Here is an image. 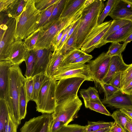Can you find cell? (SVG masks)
<instances>
[{
  "instance_id": "cell-1",
  "label": "cell",
  "mask_w": 132,
  "mask_h": 132,
  "mask_svg": "<svg viewBox=\"0 0 132 132\" xmlns=\"http://www.w3.org/2000/svg\"><path fill=\"white\" fill-rule=\"evenodd\" d=\"M104 6L103 0H86L78 24L76 43L77 49H80L87 36L98 25V18Z\"/></svg>"
},
{
  "instance_id": "cell-2",
  "label": "cell",
  "mask_w": 132,
  "mask_h": 132,
  "mask_svg": "<svg viewBox=\"0 0 132 132\" xmlns=\"http://www.w3.org/2000/svg\"><path fill=\"white\" fill-rule=\"evenodd\" d=\"M25 79L19 65H13L10 68L8 99L6 102L9 114L18 126L21 121L19 108V94L21 87Z\"/></svg>"
},
{
  "instance_id": "cell-3",
  "label": "cell",
  "mask_w": 132,
  "mask_h": 132,
  "mask_svg": "<svg viewBox=\"0 0 132 132\" xmlns=\"http://www.w3.org/2000/svg\"><path fill=\"white\" fill-rule=\"evenodd\" d=\"M35 0H28L24 9L16 19L15 40H23L35 30L40 20V12L36 8Z\"/></svg>"
},
{
  "instance_id": "cell-4",
  "label": "cell",
  "mask_w": 132,
  "mask_h": 132,
  "mask_svg": "<svg viewBox=\"0 0 132 132\" xmlns=\"http://www.w3.org/2000/svg\"><path fill=\"white\" fill-rule=\"evenodd\" d=\"M79 17V14L77 12L68 17L60 18L47 27L41 28L34 49L51 48L53 41L56 35Z\"/></svg>"
},
{
  "instance_id": "cell-5",
  "label": "cell",
  "mask_w": 132,
  "mask_h": 132,
  "mask_svg": "<svg viewBox=\"0 0 132 132\" xmlns=\"http://www.w3.org/2000/svg\"><path fill=\"white\" fill-rule=\"evenodd\" d=\"M56 84L57 81L52 78L43 85L35 102L37 111L42 114H52L54 112L56 105Z\"/></svg>"
},
{
  "instance_id": "cell-6",
  "label": "cell",
  "mask_w": 132,
  "mask_h": 132,
  "mask_svg": "<svg viewBox=\"0 0 132 132\" xmlns=\"http://www.w3.org/2000/svg\"><path fill=\"white\" fill-rule=\"evenodd\" d=\"M85 80L83 78L73 77L57 81L55 91L56 105L78 97L79 89Z\"/></svg>"
},
{
  "instance_id": "cell-7",
  "label": "cell",
  "mask_w": 132,
  "mask_h": 132,
  "mask_svg": "<svg viewBox=\"0 0 132 132\" xmlns=\"http://www.w3.org/2000/svg\"><path fill=\"white\" fill-rule=\"evenodd\" d=\"M82 105L78 96L56 104L52 114L53 120L62 121L65 126L68 125L75 118Z\"/></svg>"
},
{
  "instance_id": "cell-8",
  "label": "cell",
  "mask_w": 132,
  "mask_h": 132,
  "mask_svg": "<svg viewBox=\"0 0 132 132\" xmlns=\"http://www.w3.org/2000/svg\"><path fill=\"white\" fill-rule=\"evenodd\" d=\"M111 57L103 52L95 59L88 62L93 80L96 86L100 90H101L103 79L108 71Z\"/></svg>"
},
{
  "instance_id": "cell-9",
  "label": "cell",
  "mask_w": 132,
  "mask_h": 132,
  "mask_svg": "<svg viewBox=\"0 0 132 132\" xmlns=\"http://www.w3.org/2000/svg\"><path fill=\"white\" fill-rule=\"evenodd\" d=\"M80 77L86 80L93 81L87 64H70L60 67L55 72L52 78L56 81L68 78Z\"/></svg>"
},
{
  "instance_id": "cell-10",
  "label": "cell",
  "mask_w": 132,
  "mask_h": 132,
  "mask_svg": "<svg viewBox=\"0 0 132 132\" xmlns=\"http://www.w3.org/2000/svg\"><path fill=\"white\" fill-rule=\"evenodd\" d=\"M112 21H106L98 25L87 36L81 45L80 49L88 54L98 48L111 26Z\"/></svg>"
},
{
  "instance_id": "cell-11",
  "label": "cell",
  "mask_w": 132,
  "mask_h": 132,
  "mask_svg": "<svg viewBox=\"0 0 132 132\" xmlns=\"http://www.w3.org/2000/svg\"><path fill=\"white\" fill-rule=\"evenodd\" d=\"M53 120L52 114H42L26 122L20 132H51Z\"/></svg>"
},
{
  "instance_id": "cell-12",
  "label": "cell",
  "mask_w": 132,
  "mask_h": 132,
  "mask_svg": "<svg viewBox=\"0 0 132 132\" xmlns=\"http://www.w3.org/2000/svg\"><path fill=\"white\" fill-rule=\"evenodd\" d=\"M16 19L10 18L7 28L0 39V61L8 60L12 46L14 42Z\"/></svg>"
},
{
  "instance_id": "cell-13",
  "label": "cell",
  "mask_w": 132,
  "mask_h": 132,
  "mask_svg": "<svg viewBox=\"0 0 132 132\" xmlns=\"http://www.w3.org/2000/svg\"><path fill=\"white\" fill-rule=\"evenodd\" d=\"M107 106L115 108L132 110V95H129L120 90L113 95L101 101Z\"/></svg>"
},
{
  "instance_id": "cell-14",
  "label": "cell",
  "mask_w": 132,
  "mask_h": 132,
  "mask_svg": "<svg viewBox=\"0 0 132 132\" xmlns=\"http://www.w3.org/2000/svg\"><path fill=\"white\" fill-rule=\"evenodd\" d=\"M35 62L32 77L41 73H45L49 61L50 54L54 50L52 47L50 48L35 49Z\"/></svg>"
},
{
  "instance_id": "cell-15",
  "label": "cell",
  "mask_w": 132,
  "mask_h": 132,
  "mask_svg": "<svg viewBox=\"0 0 132 132\" xmlns=\"http://www.w3.org/2000/svg\"><path fill=\"white\" fill-rule=\"evenodd\" d=\"M22 40H15L11 46L8 60L10 61L12 65H19L24 61L29 51Z\"/></svg>"
},
{
  "instance_id": "cell-16",
  "label": "cell",
  "mask_w": 132,
  "mask_h": 132,
  "mask_svg": "<svg viewBox=\"0 0 132 132\" xmlns=\"http://www.w3.org/2000/svg\"><path fill=\"white\" fill-rule=\"evenodd\" d=\"M108 15L113 20L122 19L132 22V9L123 0H116Z\"/></svg>"
},
{
  "instance_id": "cell-17",
  "label": "cell",
  "mask_w": 132,
  "mask_h": 132,
  "mask_svg": "<svg viewBox=\"0 0 132 132\" xmlns=\"http://www.w3.org/2000/svg\"><path fill=\"white\" fill-rule=\"evenodd\" d=\"M12 65L9 60L0 62V99H4L6 101L8 99L9 69Z\"/></svg>"
},
{
  "instance_id": "cell-18",
  "label": "cell",
  "mask_w": 132,
  "mask_h": 132,
  "mask_svg": "<svg viewBox=\"0 0 132 132\" xmlns=\"http://www.w3.org/2000/svg\"><path fill=\"white\" fill-rule=\"evenodd\" d=\"M129 65L124 62L122 55L111 57L108 70L103 79V84H109L115 73L118 72H122Z\"/></svg>"
},
{
  "instance_id": "cell-19",
  "label": "cell",
  "mask_w": 132,
  "mask_h": 132,
  "mask_svg": "<svg viewBox=\"0 0 132 132\" xmlns=\"http://www.w3.org/2000/svg\"><path fill=\"white\" fill-rule=\"evenodd\" d=\"M65 56L60 51L54 50L50 56L45 73L50 78H52L56 71L60 67Z\"/></svg>"
},
{
  "instance_id": "cell-20",
  "label": "cell",
  "mask_w": 132,
  "mask_h": 132,
  "mask_svg": "<svg viewBox=\"0 0 132 132\" xmlns=\"http://www.w3.org/2000/svg\"><path fill=\"white\" fill-rule=\"evenodd\" d=\"M132 33V22L131 21L108 36L104 42V44L109 42H124Z\"/></svg>"
},
{
  "instance_id": "cell-21",
  "label": "cell",
  "mask_w": 132,
  "mask_h": 132,
  "mask_svg": "<svg viewBox=\"0 0 132 132\" xmlns=\"http://www.w3.org/2000/svg\"><path fill=\"white\" fill-rule=\"evenodd\" d=\"M27 1L13 0L4 12L10 18L17 19L22 12Z\"/></svg>"
},
{
  "instance_id": "cell-22",
  "label": "cell",
  "mask_w": 132,
  "mask_h": 132,
  "mask_svg": "<svg viewBox=\"0 0 132 132\" xmlns=\"http://www.w3.org/2000/svg\"><path fill=\"white\" fill-rule=\"evenodd\" d=\"M87 0H66L60 18L66 17L73 14L85 5Z\"/></svg>"
},
{
  "instance_id": "cell-23",
  "label": "cell",
  "mask_w": 132,
  "mask_h": 132,
  "mask_svg": "<svg viewBox=\"0 0 132 132\" xmlns=\"http://www.w3.org/2000/svg\"><path fill=\"white\" fill-rule=\"evenodd\" d=\"M34 89L33 98L32 101L35 102L40 89L44 84L50 78L47 76L45 73H41L33 77Z\"/></svg>"
},
{
  "instance_id": "cell-24",
  "label": "cell",
  "mask_w": 132,
  "mask_h": 132,
  "mask_svg": "<svg viewBox=\"0 0 132 132\" xmlns=\"http://www.w3.org/2000/svg\"><path fill=\"white\" fill-rule=\"evenodd\" d=\"M9 113L5 100L0 99V132H5L9 118Z\"/></svg>"
},
{
  "instance_id": "cell-25",
  "label": "cell",
  "mask_w": 132,
  "mask_h": 132,
  "mask_svg": "<svg viewBox=\"0 0 132 132\" xmlns=\"http://www.w3.org/2000/svg\"><path fill=\"white\" fill-rule=\"evenodd\" d=\"M130 22L131 21L129 20L122 19L113 20L111 26L104 36L103 39L98 46V48H99L104 45V42L108 36L121 27Z\"/></svg>"
},
{
  "instance_id": "cell-26",
  "label": "cell",
  "mask_w": 132,
  "mask_h": 132,
  "mask_svg": "<svg viewBox=\"0 0 132 132\" xmlns=\"http://www.w3.org/2000/svg\"><path fill=\"white\" fill-rule=\"evenodd\" d=\"M24 82L21 87L19 97V114L21 120L25 118L27 113V107L28 103L24 88Z\"/></svg>"
},
{
  "instance_id": "cell-27",
  "label": "cell",
  "mask_w": 132,
  "mask_h": 132,
  "mask_svg": "<svg viewBox=\"0 0 132 132\" xmlns=\"http://www.w3.org/2000/svg\"><path fill=\"white\" fill-rule=\"evenodd\" d=\"M78 24L60 51L61 53L64 56L71 51L77 49L76 43Z\"/></svg>"
},
{
  "instance_id": "cell-28",
  "label": "cell",
  "mask_w": 132,
  "mask_h": 132,
  "mask_svg": "<svg viewBox=\"0 0 132 132\" xmlns=\"http://www.w3.org/2000/svg\"><path fill=\"white\" fill-rule=\"evenodd\" d=\"M24 61L26 68L24 76L27 78L32 77L35 62V55L33 50L29 51L25 57Z\"/></svg>"
},
{
  "instance_id": "cell-29",
  "label": "cell",
  "mask_w": 132,
  "mask_h": 132,
  "mask_svg": "<svg viewBox=\"0 0 132 132\" xmlns=\"http://www.w3.org/2000/svg\"><path fill=\"white\" fill-rule=\"evenodd\" d=\"M84 102L86 108H89L92 110L108 116H111V114L102 102H99L90 99Z\"/></svg>"
},
{
  "instance_id": "cell-30",
  "label": "cell",
  "mask_w": 132,
  "mask_h": 132,
  "mask_svg": "<svg viewBox=\"0 0 132 132\" xmlns=\"http://www.w3.org/2000/svg\"><path fill=\"white\" fill-rule=\"evenodd\" d=\"M114 124V122H112L88 121V125L86 126L84 132H92L103 129L111 128Z\"/></svg>"
},
{
  "instance_id": "cell-31",
  "label": "cell",
  "mask_w": 132,
  "mask_h": 132,
  "mask_svg": "<svg viewBox=\"0 0 132 132\" xmlns=\"http://www.w3.org/2000/svg\"><path fill=\"white\" fill-rule=\"evenodd\" d=\"M66 0H60L54 9L52 15L43 27H47L60 18Z\"/></svg>"
},
{
  "instance_id": "cell-32",
  "label": "cell",
  "mask_w": 132,
  "mask_h": 132,
  "mask_svg": "<svg viewBox=\"0 0 132 132\" xmlns=\"http://www.w3.org/2000/svg\"><path fill=\"white\" fill-rule=\"evenodd\" d=\"M128 44L127 43H124L121 44L118 42L112 43L108 51L106 52V55L111 57L114 56L122 55V53L124 51Z\"/></svg>"
},
{
  "instance_id": "cell-33",
  "label": "cell",
  "mask_w": 132,
  "mask_h": 132,
  "mask_svg": "<svg viewBox=\"0 0 132 132\" xmlns=\"http://www.w3.org/2000/svg\"><path fill=\"white\" fill-rule=\"evenodd\" d=\"M86 54L80 49H77L71 51L65 56L60 67L69 65L73 61Z\"/></svg>"
},
{
  "instance_id": "cell-34",
  "label": "cell",
  "mask_w": 132,
  "mask_h": 132,
  "mask_svg": "<svg viewBox=\"0 0 132 132\" xmlns=\"http://www.w3.org/2000/svg\"><path fill=\"white\" fill-rule=\"evenodd\" d=\"M60 0L52 5L42 12L40 13L41 17L38 24L37 25L35 31L42 28L45 23L50 18L52 12Z\"/></svg>"
},
{
  "instance_id": "cell-35",
  "label": "cell",
  "mask_w": 132,
  "mask_h": 132,
  "mask_svg": "<svg viewBox=\"0 0 132 132\" xmlns=\"http://www.w3.org/2000/svg\"><path fill=\"white\" fill-rule=\"evenodd\" d=\"M111 116L114 119L115 122L120 125L124 130L125 129L128 120L127 115L119 110L114 111Z\"/></svg>"
},
{
  "instance_id": "cell-36",
  "label": "cell",
  "mask_w": 132,
  "mask_h": 132,
  "mask_svg": "<svg viewBox=\"0 0 132 132\" xmlns=\"http://www.w3.org/2000/svg\"><path fill=\"white\" fill-rule=\"evenodd\" d=\"M41 28L37 30L24 39V43L29 50L34 49L38 39Z\"/></svg>"
},
{
  "instance_id": "cell-37",
  "label": "cell",
  "mask_w": 132,
  "mask_h": 132,
  "mask_svg": "<svg viewBox=\"0 0 132 132\" xmlns=\"http://www.w3.org/2000/svg\"><path fill=\"white\" fill-rule=\"evenodd\" d=\"M25 89L27 103L30 101L32 100L34 89L33 77L26 78L24 83Z\"/></svg>"
},
{
  "instance_id": "cell-38",
  "label": "cell",
  "mask_w": 132,
  "mask_h": 132,
  "mask_svg": "<svg viewBox=\"0 0 132 132\" xmlns=\"http://www.w3.org/2000/svg\"><path fill=\"white\" fill-rule=\"evenodd\" d=\"M116 1V0H109L107 1L105 6L98 18V25L101 24L104 22V19L108 15Z\"/></svg>"
},
{
  "instance_id": "cell-39",
  "label": "cell",
  "mask_w": 132,
  "mask_h": 132,
  "mask_svg": "<svg viewBox=\"0 0 132 132\" xmlns=\"http://www.w3.org/2000/svg\"><path fill=\"white\" fill-rule=\"evenodd\" d=\"M35 0V6L41 13L59 0Z\"/></svg>"
},
{
  "instance_id": "cell-40",
  "label": "cell",
  "mask_w": 132,
  "mask_h": 132,
  "mask_svg": "<svg viewBox=\"0 0 132 132\" xmlns=\"http://www.w3.org/2000/svg\"><path fill=\"white\" fill-rule=\"evenodd\" d=\"M86 126L78 124L68 125L64 126L56 132H84Z\"/></svg>"
},
{
  "instance_id": "cell-41",
  "label": "cell",
  "mask_w": 132,
  "mask_h": 132,
  "mask_svg": "<svg viewBox=\"0 0 132 132\" xmlns=\"http://www.w3.org/2000/svg\"><path fill=\"white\" fill-rule=\"evenodd\" d=\"M101 88L104 93V98H109L121 90L110 84H103Z\"/></svg>"
},
{
  "instance_id": "cell-42",
  "label": "cell",
  "mask_w": 132,
  "mask_h": 132,
  "mask_svg": "<svg viewBox=\"0 0 132 132\" xmlns=\"http://www.w3.org/2000/svg\"><path fill=\"white\" fill-rule=\"evenodd\" d=\"M132 80V63L122 72L121 86L122 88Z\"/></svg>"
},
{
  "instance_id": "cell-43",
  "label": "cell",
  "mask_w": 132,
  "mask_h": 132,
  "mask_svg": "<svg viewBox=\"0 0 132 132\" xmlns=\"http://www.w3.org/2000/svg\"><path fill=\"white\" fill-rule=\"evenodd\" d=\"M10 18L5 12H0V39L7 28V23Z\"/></svg>"
},
{
  "instance_id": "cell-44",
  "label": "cell",
  "mask_w": 132,
  "mask_h": 132,
  "mask_svg": "<svg viewBox=\"0 0 132 132\" xmlns=\"http://www.w3.org/2000/svg\"><path fill=\"white\" fill-rule=\"evenodd\" d=\"M122 72H118L115 73L109 83L121 90V81Z\"/></svg>"
},
{
  "instance_id": "cell-45",
  "label": "cell",
  "mask_w": 132,
  "mask_h": 132,
  "mask_svg": "<svg viewBox=\"0 0 132 132\" xmlns=\"http://www.w3.org/2000/svg\"><path fill=\"white\" fill-rule=\"evenodd\" d=\"M80 18L75 21L70 23L65 28L61 40L57 47L56 49L55 50L61 51L64 45L65 41L70 29H71L75 23L79 20Z\"/></svg>"
},
{
  "instance_id": "cell-46",
  "label": "cell",
  "mask_w": 132,
  "mask_h": 132,
  "mask_svg": "<svg viewBox=\"0 0 132 132\" xmlns=\"http://www.w3.org/2000/svg\"><path fill=\"white\" fill-rule=\"evenodd\" d=\"M88 92L90 99L102 102L100 100L97 90L94 87H89L87 89Z\"/></svg>"
},
{
  "instance_id": "cell-47",
  "label": "cell",
  "mask_w": 132,
  "mask_h": 132,
  "mask_svg": "<svg viewBox=\"0 0 132 132\" xmlns=\"http://www.w3.org/2000/svg\"><path fill=\"white\" fill-rule=\"evenodd\" d=\"M93 57L92 55L86 54L73 61L70 64H85L90 61Z\"/></svg>"
},
{
  "instance_id": "cell-48",
  "label": "cell",
  "mask_w": 132,
  "mask_h": 132,
  "mask_svg": "<svg viewBox=\"0 0 132 132\" xmlns=\"http://www.w3.org/2000/svg\"><path fill=\"white\" fill-rule=\"evenodd\" d=\"M18 127L14 123L9 114L8 123L5 128V132H16Z\"/></svg>"
},
{
  "instance_id": "cell-49",
  "label": "cell",
  "mask_w": 132,
  "mask_h": 132,
  "mask_svg": "<svg viewBox=\"0 0 132 132\" xmlns=\"http://www.w3.org/2000/svg\"><path fill=\"white\" fill-rule=\"evenodd\" d=\"M64 126H65L63 122L53 120L51 128V132H56Z\"/></svg>"
},
{
  "instance_id": "cell-50",
  "label": "cell",
  "mask_w": 132,
  "mask_h": 132,
  "mask_svg": "<svg viewBox=\"0 0 132 132\" xmlns=\"http://www.w3.org/2000/svg\"><path fill=\"white\" fill-rule=\"evenodd\" d=\"M121 90L125 93L132 95V80L123 86Z\"/></svg>"
},
{
  "instance_id": "cell-51",
  "label": "cell",
  "mask_w": 132,
  "mask_h": 132,
  "mask_svg": "<svg viewBox=\"0 0 132 132\" xmlns=\"http://www.w3.org/2000/svg\"><path fill=\"white\" fill-rule=\"evenodd\" d=\"M13 0H0V12L4 11Z\"/></svg>"
},
{
  "instance_id": "cell-52",
  "label": "cell",
  "mask_w": 132,
  "mask_h": 132,
  "mask_svg": "<svg viewBox=\"0 0 132 132\" xmlns=\"http://www.w3.org/2000/svg\"><path fill=\"white\" fill-rule=\"evenodd\" d=\"M114 122V125L111 128L110 132H124V129L118 123Z\"/></svg>"
},
{
  "instance_id": "cell-53",
  "label": "cell",
  "mask_w": 132,
  "mask_h": 132,
  "mask_svg": "<svg viewBox=\"0 0 132 132\" xmlns=\"http://www.w3.org/2000/svg\"><path fill=\"white\" fill-rule=\"evenodd\" d=\"M80 93L81 96L83 99L84 101L90 100V97L87 89H81L80 91Z\"/></svg>"
},
{
  "instance_id": "cell-54",
  "label": "cell",
  "mask_w": 132,
  "mask_h": 132,
  "mask_svg": "<svg viewBox=\"0 0 132 132\" xmlns=\"http://www.w3.org/2000/svg\"><path fill=\"white\" fill-rule=\"evenodd\" d=\"M127 116L128 119V120L126 125L125 128L129 132H132V119L128 116Z\"/></svg>"
},
{
  "instance_id": "cell-55",
  "label": "cell",
  "mask_w": 132,
  "mask_h": 132,
  "mask_svg": "<svg viewBox=\"0 0 132 132\" xmlns=\"http://www.w3.org/2000/svg\"><path fill=\"white\" fill-rule=\"evenodd\" d=\"M120 110L132 119V110L125 109H120Z\"/></svg>"
},
{
  "instance_id": "cell-56",
  "label": "cell",
  "mask_w": 132,
  "mask_h": 132,
  "mask_svg": "<svg viewBox=\"0 0 132 132\" xmlns=\"http://www.w3.org/2000/svg\"><path fill=\"white\" fill-rule=\"evenodd\" d=\"M111 128L103 129L95 131L90 132H110Z\"/></svg>"
},
{
  "instance_id": "cell-57",
  "label": "cell",
  "mask_w": 132,
  "mask_h": 132,
  "mask_svg": "<svg viewBox=\"0 0 132 132\" xmlns=\"http://www.w3.org/2000/svg\"><path fill=\"white\" fill-rule=\"evenodd\" d=\"M132 41V33L124 42V43H128Z\"/></svg>"
},
{
  "instance_id": "cell-58",
  "label": "cell",
  "mask_w": 132,
  "mask_h": 132,
  "mask_svg": "<svg viewBox=\"0 0 132 132\" xmlns=\"http://www.w3.org/2000/svg\"><path fill=\"white\" fill-rule=\"evenodd\" d=\"M132 9V0H123Z\"/></svg>"
},
{
  "instance_id": "cell-59",
  "label": "cell",
  "mask_w": 132,
  "mask_h": 132,
  "mask_svg": "<svg viewBox=\"0 0 132 132\" xmlns=\"http://www.w3.org/2000/svg\"><path fill=\"white\" fill-rule=\"evenodd\" d=\"M124 132H129L126 128L124 130Z\"/></svg>"
}]
</instances>
